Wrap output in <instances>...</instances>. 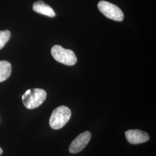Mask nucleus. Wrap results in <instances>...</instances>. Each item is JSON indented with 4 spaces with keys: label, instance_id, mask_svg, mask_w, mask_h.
Returning a JSON list of instances; mask_svg holds the SVG:
<instances>
[{
    "label": "nucleus",
    "instance_id": "39448f33",
    "mask_svg": "<svg viewBox=\"0 0 156 156\" xmlns=\"http://www.w3.org/2000/svg\"><path fill=\"white\" fill-rule=\"evenodd\" d=\"M91 138V134L89 131H85L79 135L73 140L69 147V151L72 154H76L83 151L89 143Z\"/></svg>",
    "mask_w": 156,
    "mask_h": 156
},
{
    "label": "nucleus",
    "instance_id": "423d86ee",
    "mask_svg": "<svg viewBox=\"0 0 156 156\" xmlns=\"http://www.w3.org/2000/svg\"><path fill=\"white\" fill-rule=\"evenodd\" d=\"M125 135L128 142L133 145L145 143L150 139L149 134L140 129H129L125 133Z\"/></svg>",
    "mask_w": 156,
    "mask_h": 156
},
{
    "label": "nucleus",
    "instance_id": "1a4fd4ad",
    "mask_svg": "<svg viewBox=\"0 0 156 156\" xmlns=\"http://www.w3.org/2000/svg\"><path fill=\"white\" fill-rule=\"evenodd\" d=\"M11 34L9 30L0 31V49L4 48L11 38Z\"/></svg>",
    "mask_w": 156,
    "mask_h": 156
},
{
    "label": "nucleus",
    "instance_id": "9d476101",
    "mask_svg": "<svg viewBox=\"0 0 156 156\" xmlns=\"http://www.w3.org/2000/svg\"><path fill=\"white\" fill-rule=\"evenodd\" d=\"M2 153H3V151H2V149L0 147V156L2 154Z\"/></svg>",
    "mask_w": 156,
    "mask_h": 156
},
{
    "label": "nucleus",
    "instance_id": "f03ea898",
    "mask_svg": "<svg viewBox=\"0 0 156 156\" xmlns=\"http://www.w3.org/2000/svg\"><path fill=\"white\" fill-rule=\"evenodd\" d=\"M71 117V111L66 106H59L56 108L51 115L49 124L51 128L59 129L67 124Z\"/></svg>",
    "mask_w": 156,
    "mask_h": 156
},
{
    "label": "nucleus",
    "instance_id": "6e6552de",
    "mask_svg": "<svg viewBox=\"0 0 156 156\" xmlns=\"http://www.w3.org/2000/svg\"><path fill=\"white\" fill-rule=\"evenodd\" d=\"M12 66L9 62L0 61V82H4L11 74Z\"/></svg>",
    "mask_w": 156,
    "mask_h": 156
},
{
    "label": "nucleus",
    "instance_id": "0eeeda50",
    "mask_svg": "<svg viewBox=\"0 0 156 156\" xmlns=\"http://www.w3.org/2000/svg\"><path fill=\"white\" fill-rule=\"evenodd\" d=\"M33 10L35 12L50 17H54L56 13L52 8L45 4L43 1H38L33 4Z\"/></svg>",
    "mask_w": 156,
    "mask_h": 156
},
{
    "label": "nucleus",
    "instance_id": "f257e3e1",
    "mask_svg": "<svg viewBox=\"0 0 156 156\" xmlns=\"http://www.w3.org/2000/svg\"><path fill=\"white\" fill-rule=\"evenodd\" d=\"M47 97L46 92L41 89H32L27 90L23 95V103L28 109H34L41 105Z\"/></svg>",
    "mask_w": 156,
    "mask_h": 156
},
{
    "label": "nucleus",
    "instance_id": "20e7f679",
    "mask_svg": "<svg viewBox=\"0 0 156 156\" xmlns=\"http://www.w3.org/2000/svg\"><path fill=\"white\" fill-rule=\"evenodd\" d=\"M98 8L106 17L117 21L122 22L124 19L122 11L117 6L105 1H101L98 4Z\"/></svg>",
    "mask_w": 156,
    "mask_h": 156
},
{
    "label": "nucleus",
    "instance_id": "7ed1b4c3",
    "mask_svg": "<svg viewBox=\"0 0 156 156\" xmlns=\"http://www.w3.org/2000/svg\"><path fill=\"white\" fill-rule=\"evenodd\" d=\"M51 54L57 62L72 66L77 62V57L73 50L66 49L60 45H55L51 49Z\"/></svg>",
    "mask_w": 156,
    "mask_h": 156
}]
</instances>
